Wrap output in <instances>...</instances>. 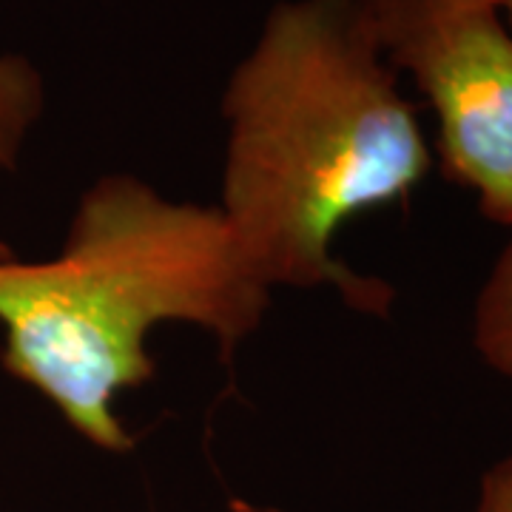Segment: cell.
<instances>
[{
	"label": "cell",
	"instance_id": "cell-4",
	"mask_svg": "<svg viewBox=\"0 0 512 512\" xmlns=\"http://www.w3.org/2000/svg\"><path fill=\"white\" fill-rule=\"evenodd\" d=\"M43 114V72L20 52H0V174L18 168Z\"/></svg>",
	"mask_w": 512,
	"mask_h": 512
},
{
	"label": "cell",
	"instance_id": "cell-5",
	"mask_svg": "<svg viewBox=\"0 0 512 512\" xmlns=\"http://www.w3.org/2000/svg\"><path fill=\"white\" fill-rule=\"evenodd\" d=\"M473 348L493 373L512 382V239L476 296Z\"/></svg>",
	"mask_w": 512,
	"mask_h": 512
},
{
	"label": "cell",
	"instance_id": "cell-8",
	"mask_svg": "<svg viewBox=\"0 0 512 512\" xmlns=\"http://www.w3.org/2000/svg\"><path fill=\"white\" fill-rule=\"evenodd\" d=\"M501 9H504V18H507V23H510L512 29V0H501Z\"/></svg>",
	"mask_w": 512,
	"mask_h": 512
},
{
	"label": "cell",
	"instance_id": "cell-7",
	"mask_svg": "<svg viewBox=\"0 0 512 512\" xmlns=\"http://www.w3.org/2000/svg\"><path fill=\"white\" fill-rule=\"evenodd\" d=\"M9 256H15L12 245H9L6 239H0V259H9Z\"/></svg>",
	"mask_w": 512,
	"mask_h": 512
},
{
	"label": "cell",
	"instance_id": "cell-3",
	"mask_svg": "<svg viewBox=\"0 0 512 512\" xmlns=\"http://www.w3.org/2000/svg\"><path fill=\"white\" fill-rule=\"evenodd\" d=\"M376 46L436 114L447 180L512 228V29L501 0H362Z\"/></svg>",
	"mask_w": 512,
	"mask_h": 512
},
{
	"label": "cell",
	"instance_id": "cell-1",
	"mask_svg": "<svg viewBox=\"0 0 512 512\" xmlns=\"http://www.w3.org/2000/svg\"><path fill=\"white\" fill-rule=\"evenodd\" d=\"M220 211L265 285L336 288L384 313L393 293L333 242L353 217L404 200L433 157L362 0H276L222 92Z\"/></svg>",
	"mask_w": 512,
	"mask_h": 512
},
{
	"label": "cell",
	"instance_id": "cell-6",
	"mask_svg": "<svg viewBox=\"0 0 512 512\" xmlns=\"http://www.w3.org/2000/svg\"><path fill=\"white\" fill-rule=\"evenodd\" d=\"M476 512H512V456L484 473Z\"/></svg>",
	"mask_w": 512,
	"mask_h": 512
},
{
	"label": "cell",
	"instance_id": "cell-2",
	"mask_svg": "<svg viewBox=\"0 0 512 512\" xmlns=\"http://www.w3.org/2000/svg\"><path fill=\"white\" fill-rule=\"evenodd\" d=\"M271 296L220 205L103 174L77 197L55 256L0 259V365L80 439L123 456L134 436L114 404L157 373L151 333L191 325L231 359Z\"/></svg>",
	"mask_w": 512,
	"mask_h": 512
}]
</instances>
